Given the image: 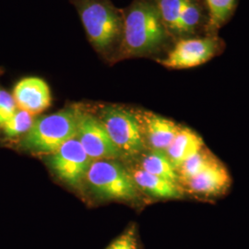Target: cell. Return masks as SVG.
<instances>
[{
  "mask_svg": "<svg viewBox=\"0 0 249 249\" xmlns=\"http://www.w3.org/2000/svg\"><path fill=\"white\" fill-rule=\"evenodd\" d=\"M75 138L92 160H122L98 117L83 106H80Z\"/></svg>",
  "mask_w": 249,
  "mask_h": 249,
  "instance_id": "52a82bcc",
  "label": "cell"
},
{
  "mask_svg": "<svg viewBox=\"0 0 249 249\" xmlns=\"http://www.w3.org/2000/svg\"><path fill=\"white\" fill-rule=\"evenodd\" d=\"M92 161L76 138L68 141L59 149L47 155V163L54 176L74 187H80L85 181Z\"/></svg>",
  "mask_w": 249,
  "mask_h": 249,
  "instance_id": "ba28073f",
  "label": "cell"
},
{
  "mask_svg": "<svg viewBox=\"0 0 249 249\" xmlns=\"http://www.w3.org/2000/svg\"><path fill=\"white\" fill-rule=\"evenodd\" d=\"M89 44L107 61L116 62L122 42L124 9L111 0H71Z\"/></svg>",
  "mask_w": 249,
  "mask_h": 249,
  "instance_id": "7a4b0ae2",
  "label": "cell"
},
{
  "mask_svg": "<svg viewBox=\"0 0 249 249\" xmlns=\"http://www.w3.org/2000/svg\"><path fill=\"white\" fill-rule=\"evenodd\" d=\"M175 42L154 0H133L124 9L123 36L116 61L141 57L156 60L167 53Z\"/></svg>",
  "mask_w": 249,
  "mask_h": 249,
  "instance_id": "6da1fadb",
  "label": "cell"
},
{
  "mask_svg": "<svg viewBox=\"0 0 249 249\" xmlns=\"http://www.w3.org/2000/svg\"><path fill=\"white\" fill-rule=\"evenodd\" d=\"M127 168L136 186L145 196L157 199H181L186 196L179 183L151 175L135 164Z\"/></svg>",
  "mask_w": 249,
  "mask_h": 249,
  "instance_id": "7c38bea8",
  "label": "cell"
},
{
  "mask_svg": "<svg viewBox=\"0 0 249 249\" xmlns=\"http://www.w3.org/2000/svg\"><path fill=\"white\" fill-rule=\"evenodd\" d=\"M12 96L18 109L33 116L45 111L52 103L48 84L38 77H27L19 80L13 89Z\"/></svg>",
  "mask_w": 249,
  "mask_h": 249,
  "instance_id": "8fae6325",
  "label": "cell"
},
{
  "mask_svg": "<svg viewBox=\"0 0 249 249\" xmlns=\"http://www.w3.org/2000/svg\"><path fill=\"white\" fill-rule=\"evenodd\" d=\"M219 159L206 146L200 151L187 158L178 168L179 184L196 177L204 170L212 166Z\"/></svg>",
  "mask_w": 249,
  "mask_h": 249,
  "instance_id": "e0dca14e",
  "label": "cell"
},
{
  "mask_svg": "<svg viewBox=\"0 0 249 249\" xmlns=\"http://www.w3.org/2000/svg\"><path fill=\"white\" fill-rule=\"evenodd\" d=\"M203 139L193 129L181 125L177 136L166 150V154L174 166L178 168L191 155L204 148Z\"/></svg>",
  "mask_w": 249,
  "mask_h": 249,
  "instance_id": "5bb4252c",
  "label": "cell"
},
{
  "mask_svg": "<svg viewBox=\"0 0 249 249\" xmlns=\"http://www.w3.org/2000/svg\"><path fill=\"white\" fill-rule=\"evenodd\" d=\"M35 116L26 111L18 109L15 114L2 125L0 131L5 140L19 141L28 133L35 121Z\"/></svg>",
  "mask_w": 249,
  "mask_h": 249,
  "instance_id": "ac0fdd59",
  "label": "cell"
},
{
  "mask_svg": "<svg viewBox=\"0 0 249 249\" xmlns=\"http://www.w3.org/2000/svg\"><path fill=\"white\" fill-rule=\"evenodd\" d=\"M208 13L205 36H218V32L231 18L238 0H204Z\"/></svg>",
  "mask_w": 249,
  "mask_h": 249,
  "instance_id": "2e32d148",
  "label": "cell"
},
{
  "mask_svg": "<svg viewBox=\"0 0 249 249\" xmlns=\"http://www.w3.org/2000/svg\"><path fill=\"white\" fill-rule=\"evenodd\" d=\"M106 128L122 160L134 161L147 151L135 110L120 106H104L94 113Z\"/></svg>",
  "mask_w": 249,
  "mask_h": 249,
  "instance_id": "5b68a950",
  "label": "cell"
},
{
  "mask_svg": "<svg viewBox=\"0 0 249 249\" xmlns=\"http://www.w3.org/2000/svg\"><path fill=\"white\" fill-rule=\"evenodd\" d=\"M85 182L99 198L138 203L142 193L136 186L129 170L120 160H93Z\"/></svg>",
  "mask_w": 249,
  "mask_h": 249,
  "instance_id": "277c9868",
  "label": "cell"
},
{
  "mask_svg": "<svg viewBox=\"0 0 249 249\" xmlns=\"http://www.w3.org/2000/svg\"><path fill=\"white\" fill-rule=\"evenodd\" d=\"M147 150L166 151L181 124L148 110L135 109Z\"/></svg>",
  "mask_w": 249,
  "mask_h": 249,
  "instance_id": "30bf717a",
  "label": "cell"
},
{
  "mask_svg": "<svg viewBox=\"0 0 249 249\" xmlns=\"http://www.w3.org/2000/svg\"><path fill=\"white\" fill-rule=\"evenodd\" d=\"M105 249H142L137 224H128L124 231L111 241Z\"/></svg>",
  "mask_w": 249,
  "mask_h": 249,
  "instance_id": "ffe728a7",
  "label": "cell"
},
{
  "mask_svg": "<svg viewBox=\"0 0 249 249\" xmlns=\"http://www.w3.org/2000/svg\"><path fill=\"white\" fill-rule=\"evenodd\" d=\"M231 184L229 171L219 160L196 177L181 182L179 185L186 195L198 199H213L224 195Z\"/></svg>",
  "mask_w": 249,
  "mask_h": 249,
  "instance_id": "9c48e42d",
  "label": "cell"
},
{
  "mask_svg": "<svg viewBox=\"0 0 249 249\" xmlns=\"http://www.w3.org/2000/svg\"><path fill=\"white\" fill-rule=\"evenodd\" d=\"M81 105H72L46 116L37 117L19 141V148L38 155H49L75 138Z\"/></svg>",
  "mask_w": 249,
  "mask_h": 249,
  "instance_id": "3957f363",
  "label": "cell"
},
{
  "mask_svg": "<svg viewBox=\"0 0 249 249\" xmlns=\"http://www.w3.org/2000/svg\"><path fill=\"white\" fill-rule=\"evenodd\" d=\"M18 110L12 94L0 85V128Z\"/></svg>",
  "mask_w": 249,
  "mask_h": 249,
  "instance_id": "44dd1931",
  "label": "cell"
},
{
  "mask_svg": "<svg viewBox=\"0 0 249 249\" xmlns=\"http://www.w3.org/2000/svg\"><path fill=\"white\" fill-rule=\"evenodd\" d=\"M224 48L225 43L218 36L181 38L156 62L168 70L193 69L211 61Z\"/></svg>",
  "mask_w": 249,
  "mask_h": 249,
  "instance_id": "8992f818",
  "label": "cell"
},
{
  "mask_svg": "<svg viewBox=\"0 0 249 249\" xmlns=\"http://www.w3.org/2000/svg\"><path fill=\"white\" fill-rule=\"evenodd\" d=\"M132 163L151 175L179 183L177 168L170 160L165 151L147 150L138 159L132 161Z\"/></svg>",
  "mask_w": 249,
  "mask_h": 249,
  "instance_id": "9a60e30c",
  "label": "cell"
},
{
  "mask_svg": "<svg viewBox=\"0 0 249 249\" xmlns=\"http://www.w3.org/2000/svg\"><path fill=\"white\" fill-rule=\"evenodd\" d=\"M154 2L164 25L176 41L178 20L186 0H154Z\"/></svg>",
  "mask_w": 249,
  "mask_h": 249,
  "instance_id": "d6986e66",
  "label": "cell"
},
{
  "mask_svg": "<svg viewBox=\"0 0 249 249\" xmlns=\"http://www.w3.org/2000/svg\"><path fill=\"white\" fill-rule=\"evenodd\" d=\"M207 23L208 13L204 0H186L178 20L177 40L197 37L201 32L205 34Z\"/></svg>",
  "mask_w": 249,
  "mask_h": 249,
  "instance_id": "4fadbf2b",
  "label": "cell"
}]
</instances>
